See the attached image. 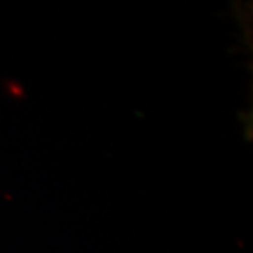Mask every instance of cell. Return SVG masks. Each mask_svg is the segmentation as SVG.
Here are the masks:
<instances>
[{"label": "cell", "instance_id": "cell-1", "mask_svg": "<svg viewBox=\"0 0 253 253\" xmlns=\"http://www.w3.org/2000/svg\"><path fill=\"white\" fill-rule=\"evenodd\" d=\"M4 88H6V92H8L13 100H23V98H25V88H23V84H21V83L6 81L4 83Z\"/></svg>", "mask_w": 253, "mask_h": 253}]
</instances>
